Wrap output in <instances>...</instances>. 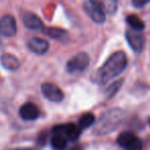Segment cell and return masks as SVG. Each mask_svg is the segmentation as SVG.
Listing matches in <instances>:
<instances>
[{"mask_svg": "<svg viewBox=\"0 0 150 150\" xmlns=\"http://www.w3.org/2000/svg\"><path fill=\"white\" fill-rule=\"evenodd\" d=\"M127 59L123 52H116L112 54L102 67L95 73V81L98 83H105L116 77L127 68Z\"/></svg>", "mask_w": 150, "mask_h": 150, "instance_id": "6da1fadb", "label": "cell"}, {"mask_svg": "<svg viewBox=\"0 0 150 150\" xmlns=\"http://www.w3.org/2000/svg\"><path fill=\"white\" fill-rule=\"evenodd\" d=\"M0 64L2 65L3 68L7 69V70H17L20 67V61L18 58H16L13 54H3L0 58Z\"/></svg>", "mask_w": 150, "mask_h": 150, "instance_id": "4fadbf2b", "label": "cell"}, {"mask_svg": "<svg viewBox=\"0 0 150 150\" xmlns=\"http://www.w3.org/2000/svg\"><path fill=\"white\" fill-rule=\"evenodd\" d=\"M90 65V58L86 52H79L74 56L67 64V69L69 72L73 73L76 71H83Z\"/></svg>", "mask_w": 150, "mask_h": 150, "instance_id": "5b68a950", "label": "cell"}, {"mask_svg": "<svg viewBox=\"0 0 150 150\" xmlns=\"http://www.w3.org/2000/svg\"><path fill=\"white\" fill-rule=\"evenodd\" d=\"M43 31H45L46 35H48L50 38H54V39H61L63 36L67 34L65 30L60 29V28H46Z\"/></svg>", "mask_w": 150, "mask_h": 150, "instance_id": "2e32d148", "label": "cell"}, {"mask_svg": "<svg viewBox=\"0 0 150 150\" xmlns=\"http://www.w3.org/2000/svg\"><path fill=\"white\" fill-rule=\"evenodd\" d=\"M125 38H127L129 45L132 47L134 52H141L144 46V36L140 32L134 31V30H127L125 33Z\"/></svg>", "mask_w": 150, "mask_h": 150, "instance_id": "9c48e42d", "label": "cell"}, {"mask_svg": "<svg viewBox=\"0 0 150 150\" xmlns=\"http://www.w3.org/2000/svg\"><path fill=\"white\" fill-rule=\"evenodd\" d=\"M150 1H148V0H134L133 1V4L135 5L136 7H138V8H141V7H143L144 5L148 4Z\"/></svg>", "mask_w": 150, "mask_h": 150, "instance_id": "ac0fdd59", "label": "cell"}, {"mask_svg": "<svg viewBox=\"0 0 150 150\" xmlns=\"http://www.w3.org/2000/svg\"><path fill=\"white\" fill-rule=\"evenodd\" d=\"M0 34L5 37H13L17 34V22L11 15L0 19Z\"/></svg>", "mask_w": 150, "mask_h": 150, "instance_id": "8992f818", "label": "cell"}, {"mask_svg": "<svg viewBox=\"0 0 150 150\" xmlns=\"http://www.w3.org/2000/svg\"><path fill=\"white\" fill-rule=\"evenodd\" d=\"M117 143L125 150H142V142L131 132H123L117 138Z\"/></svg>", "mask_w": 150, "mask_h": 150, "instance_id": "3957f363", "label": "cell"}, {"mask_svg": "<svg viewBox=\"0 0 150 150\" xmlns=\"http://www.w3.org/2000/svg\"><path fill=\"white\" fill-rule=\"evenodd\" d=\"M20 115L25 120H35L39 117V109L33 103H26L20 109Z\"/></svg>", "mask_w": 150, "mask_h": 150, "instance_id": "8fae6325", "label": "cell"}, {"mask_svg": "<svg viewBox=\"0 0 150 150\" xmlns=\"http://www.w3.org/2000/svg\"><path fill=\"white\" fill-rule=\"evenodd\" d=\"M15 150H37V149H31V148H25V149H15Z\"/></svg>", "mask_w": 150, "mask_h": 150, "instance_id": "d6986e66", "label": "cell"}, {"mask_svg": "<svg viewBox=\"0 0 150 150\" xmlns=\"http://www.w3.org/2000/svg\"><path fill=\"white\" fill-rule=\"evenodd\" d=\"M28 47L31 52L37 54H43L48 50L50 44L46 40L39 37H32L28 41Z\"/></svg>", "mask_w": 150, "mask_h": 150, "instance_id": "7c38bea8", "label": "cell"}, {"mask_svg": "<svg viewBox=\"0 0 150 150\" xmlns=\"http://www.w3.org/2000/svg\"><path fill=\"white\" fill-rule=\"evenodd\" d=\"M127 22L129 23V25L133 28L134 31H142V30L145 28V25H144V22L140 19L138 16L136 15H131L127 17Z\"/></svg>", "mask_w": 150, "mask_h": 150, "instance_id": "5bb4252c", "label": "cell"}, {"mask_svg": "<svg viewBox=\"0 0 150 150\" xmlns=\"http://www.w3.org/2000/svg\"><path fill=\"white\" fill-rule=\"evenodd\" d=\"M54 134H58V135H61L63 137L68 138L71 141H75L77 140V138L79 137L80 135V129H78L77 127L73 123H67V125H58V127H54L52 129Z\"/></svg>", "mask_w": 150, "mask_h": 150, "instance_id": "ba28073f", "label": "cell"}, {"mask_svg": "<svg viewBox=\"0 0 150 150\" xmlns=\"http://www.w3.org/2000/svg\"><path fill=\"white\" fill-rule=\"evenodd\" d=\"M125 117V113L120 109H112L107 111L101 116L100 120L95 127V133L98 135H105L111 133L119 125Z\"/></svg>", "mask_w": 150, "mask_h": 150, "instance_id": "7a4b0ae2", "label": "cell"}, {"mask_svg": "<svg viewBox=\"0 0 150 150\" xmlns=\"http://www.w3.org/2000/svg\"><path fill=\"white\" fill-rule=\"evenodd\" d=\"M23 23L28 29L31 30H44V25L42 21L34 13L26 11L23 13Z\"/></svg>", "mask_w": 150, "mask_h": 150, "instance_id": "30bf717a", "label": "cell"}, {"mask_svg": "<svg viewBox=\"0 0 150 150\" xmlns=\"http://www.w3.org/2000/svg\"><path fill=\"white\" fill-rule=\"evenodd\" d=\"M52 146L54 150H64L67 146V140L63 136L54 134L52 139Z\"/></svg>", "mask_w": 150, "mask_h": 150, "instance_id": "9a60e30c", "label": "cell"}, {"mask_svg": "<svg viewBox=\"0 0 150 150\" xmlns=\"http://www.w3.org/2000/svg\"><path fill=\"white\" fill-rule=\"evenodd\" d=\"M84 9L96 23H103L105 21V11L102 3L97 1H88L84 3Z\"/></svg>", "mask_w": 150, "mask_h": 150, "instance_id": "277c9868", "label": "cell"}, {"mask_svg": "<svg viewBox=\"0 0 150 150\" xmlns=\"http://www.w3.org/2000/svg\"><path fill=\"white\" fill-rule=\"evenodd\" d=\"M41 92L42 95L52 102H61L64 99V94L61 88L54 83H50V82L43 83L41 86Z\"/></svg>", "mask_w": 150, "mask_h": 150, "instance_id": "52a82bcc", "label": "cell"}, {"mask_svg": "<svg viewBox=\"0 0 150 150\" xmlns=\"http://www.w3.org/2000/svg\"><path fill=\"white\" fill-rule=\"evenodd\" d=\"M95 122V116L92 113H86L79 118V127L82 129H86V127L93 125Z\"/></svg>", "mask_w": 150, "mask_h": 150, "instance_id": "e0dca14e", "label": "cell"}, {"mask_svg": "<svg viewBox=\"0 0 150 150\" xmlns=\"http://www.w3.org/2000/svg\"><path fill=\"white\" fill-rule=\"evenodd\" d=\"M149 123H150V119H149Z\"/></svg>", "mask_w": 150, "mask_h": 150, "instance_id": "ffe728a7", "label": "cell"}]
</instances>
